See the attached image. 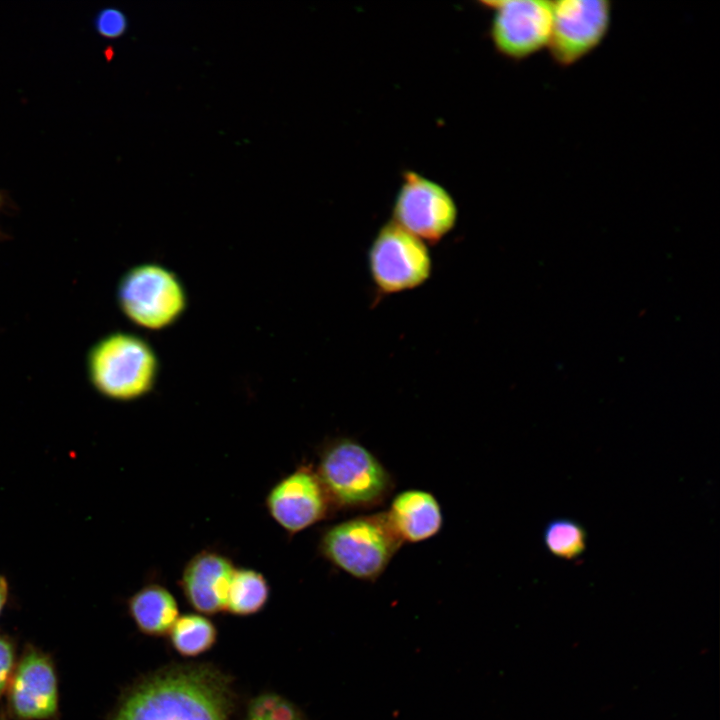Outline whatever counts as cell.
Listing matches in <instances>:
<instances>
[{
    "label": "cell",
    "instance_id": "obj_13",
    "mask_svg": "<svg viewBox=\"0 0 720 720\" xmlns=\"http://www.w3.org/2000/svg\"><path fill=\"white\" fill-rule=\"evenodd\" d=\"M385 514L402 543L426 541L437 535L443 526L438 500L421 489H408L395 495Z\"/></svg>",
    "mask_w": 720,
    "mask_h": 720
},
{
    "label": "cell",
    "instance_id": "obj_14",
    "mask_svg": "<svg viewBox=\"0 0 720 720\" xmlns=\"http://www.w3.org/2000/svg\"><path fill=\"white\" fill-rule=\"evenodd\" d=\"M128 611L140 631L155 636L170 631L179 617L172 593L155 583L143 586L129 598Z\"/></svg>",
    "mask_w": 720,
    "mask_h": 720
},
{
    "label": "cell",
    "instance_id": "obj_11",
    "mask_svg": "<svg viewBox=\"0 0 720 720\" xmlns=\"http://www.w3.org/2000/svg\"><path fill=\"white\" fill-rule=\"evenodd\" d=\"M9 712L18 720H51L58 713V680L51 657L28 646L7 688Z\"/></svg>",
    "mask_w": 720,
    "mask_h": 720
},
{
    "label": "cell",
    "instance_id": "obj_15",
    "mask_svg": "<svg viewBox=\"0 0 720 720\" xmlns=\"http://www.w3.org/2000/svg\"><path fill=\"white\" fill-rule=\"evenodd\" d=\"M270 587L265 576L252 568H235L228 595L226 610L237 616L252 615L266 605Z\"/></svg>",
    "mask_w": 720,
    "mask_h": 720
},
{
    "label": "cell",
    "instance_id": "obj_1",
    "mask_svg": "<svg viewBox=\"0 0 720 720\" xmlns=\"http://www.w3.org/2000/svg\"><path fill=\"white\" fill-rule=\"evenodd\" d=\"M231 696L227 680L216 670L174 667L130 689L112 720H228Z\"/></svg>",
    "mask_w": 720,
    "mask_h": 720
},
{
    "label": "cell",
    "instance_id": "obj_3",
    "mask_svg": "<svg viewBox=\"0 0 720 720\" xmlns=\"http://www.w3.org/2000/svg\"><path fill=\"white\" fill-rule=\"evenodd\" d=\"M332 507L369 509L382 503L393 480L381 461L364 445L337 438L321 450L315 469Z\"/></svg>",
    "mask_w": 720,
    "mask_h": 720
},
{
    "label": "cell",
    "instance_id": "obj_4",
    "mask_svg": "<svg viewBox=\"0 0 720 720\" xmlns=\"http://www.w3.org/2000/svg\"><path fill=\"white\" fill-rule=\"evenodd\" d=\"M385 512L357 516L326 529L321 555L333 566L363 581H375L402 545Z\"/></svg>",
    "mask_w": 720,
    "mask_h": 720
},
{
    "label": "cell",
    "instance_id": "obj_22",
    "mask_svg": "<svg viewBox=\"0 0 720 720\" xmlns=\"http://www.w3.org/2000/svg\"><path fill=\"white\" fill-rule=\"evenodd\" d=\"M8 236L6 233L0 230V241L7 239Z\"/></svg>",
    "mask_w": 720,
    "mask_h": 720
},
{
    "label": "cell",
    "instance_id": "obj_5",
    "mask_svg": "<svg viewBox=\"0 0 720 720\" xmlns=\"http://www.w3.org/2000/svg\"><path fill=\"white\" fill-rule=\"evenodd\" d=\"M116 299L129 321L148 330L169 327L187 307V294L181 280L156 263L128 269L118 282Z\"/></svg>",
    "mask_w": 720,
    "mask_h": 720
},
{
    "label": "cell",
    "instance_id": "obj_8",
    "mask_svg": "<svg viewBox=\"0 0 720 720\" xmlns=\"http://www.w3.org/2000/svg\"><path fill=\"white\" fill-rule=\"evenodd\" d=\"M392 216L406 231L433 244L439 242L456 225L458 208L450 192L438 182L407 170L396 194Z\"/></svg>",
    "mask_w": 720,
    "mask_h": 720
},
{
    "label": "cell",
    "instance_id": "obj_18",
    "mask_svg": "<svg viewBox=\"0 0 720 720\" xmlns=\"http://www.w3.org/2000/svg\"><path fill=\"white\" fill-rule=\"evenodd\" d=\"M246 720H306L300 709L276 693H264L249 704Z\"/></svg>",
    "mask_w": 720,
    "mask_h": 720
},
{
    "label": "cell",
    "instance_id": "obj_10",
    "mask_svg": "<svg viewBox=\"0 0 720 720\" xmlns=\"http://www.w3.org/2000/svg\"><path fill=\"white\" fill-rule=\"evenodd\" d=\"M271 518L290 536L325 519L332 504L316 472L301 465L281 478L265 500Z\"/></svg>",
    "mask_w": 720,
    "mask_h": 720
},
{
    "label": "cell",
    "instance_id": "obj_6",
    "mask_svg": "<svg viewBox=\"0 0 720 720\" xmlns=\"http://www.w3.org/2000/svg\"><path fill=\"white\" fill-rule=\"evenodd\" d=\"M368 267L378 291L395 294L424 284L431 275L432 259L427 243L390 220L370 245Z\"/></svg>",
    "mask_w": 720,
    "mask_h": 720
},
{
    "label": "cell",
    "instance_id": "obj_7",
    "mask_svg": "<svg viewBox=\"0 0 720 720\" xmlns=\"http://www.w3.org/2000/svg\"><path fill=\"white\" fill-rule=\"evenodd\" d=\"M492 12L489 37L503 57L522 61L547 48L552 30V2L544 0H485Z\"/></svg>",
    "mask_w": 720,
    "mask_h": 720
},
{
    "label": "cell",
    "instance_id": "obj_2",
    "mask_svg": "<svg viewBox=\"0 0 720 720\" xmlns=\"http://www.w3.org/2000/svg\"><path fill=\"white\" fill-rule=\"evenodd\" d=\"M85 368L88 381L98 394L109 400L129 402L153 390L159 361L145 339L118 330L103 335L89 347Z\"/></svg>",
    "mask_w": 720,
    "mask_h": 720
},
{
    "label": "cell",
    "instance_id": "obj_12",
    "mask_svg": "<svg viewBox=\"0 0 720 720\" xmlns=\"http://www.w3.org/2000/svg\"><path fill=\"white\" fill-rule=\"evenodd\" d=\"M235 568L233 561L219 551L204 549L196 553L185 564L180 579L188 603L203 614L226 610Z\"/></svg>",
    "mask_w": 720,
    "mask_h": 720
},
{
    "label": "cell",
    "instance_id": "obj_17",
    "mask_svg": "<svg viewBox=\"0 0 720 720\" xmlns=\"http://www.w3.org/2000/svg\"><path fill=\"white\" fill-rule=\"evenodd\" d=\"M543 541L546 549L555 557L575 560L586 550L587 533L579 522L557 518L545 526Z\"/></svg>",
    "mask_w": 720,
    "mask_h": 720
},
{
    "label": "cell",
    "instance_id": "obj_20",
    "mask_svg": "<svg viewBox=\"0 0 720 720\" xmlns=\"http://www.w3.org/2000/svg\"><path fill=\"white\" fill-rule=\"evenodd\" d=\"M15 666L14 643L7 636L0 635V698L7 691Z\"/></svg>",
    "mask_w": 720,
    "mask_h": 720
},
{
    "label": "cell",
    "instance_id": "obj_9",
    "mask_svg": "<svg viewBox=\"0 0 720 720\" xmlns=\"http://www.w3.org/2000/svg\"><path fill=\"white\" fill-rule=\"evenodd\" d=\"M552 30L547 49L560 67H570L592 53L608 34L612 5L607 0L552 2Z\"/></svg>",
    "mask_w": 720,
    "mask_h": 720
},
{
    "label": "cell",
    "instance_id": "obj_19",
    "mask_svg": "<svg viewBox=\"0 0 720 720\" xmlns=\"http://www.w3.org/2000/svg\"><path fill=\"white\" fill-rule=\"evenodd\" d=\"M97 31L104 37L116 38L127 28L125 15L118 9H103L96 18Z\"/></svg>",
    "mask_w": 720,
    "mask_h": 720
},
{
    "label": "cell",
    "instance_id": "obj_16",
    "mask_svg": "<svg viewBox=\"0 0 720 720\" xmlns=\"http://www.w3.org/2000/svg\"><path fill=\"white\" fill-rule=\"evenodd\" d=\"M170 633L174 648L184 656H197L211 648L216 640L215 626L200 614L178 617Z\"/></svg>",
    "mask_w": 720,
    "mask_h": 720
},
{
    "label": "cell",
    "instance_id": "obj_21",
    "mask_svg": "<svg viewBox=\"0 0 720 720\" xmlns=\"http://www.w3.org/2000/svg\"><path fill=\"white\" fill-rule=\"evenodd\" d=\"M8 591H9L8 582L5 577L0 575V613L6 604V601L8 598Z\"/></svg>",
    "mask_w": 720,
    "mask_h": 720
},
{
    "label": "cell",
    "instance_id": "obj_23",
    "mask_svg": "<svg viewBox=\"0 0 720 720\" xmlns=\"http://www.w3.org/2000/svg\"><path fill=\"white\" fill-rule=\"evenodd\" d=\"M2 205H3V198H2V196H1V194H0V207H1Z\"/></svg>",
    "mask_w": 720,
    "mask_h": 720
}]
</instances>
